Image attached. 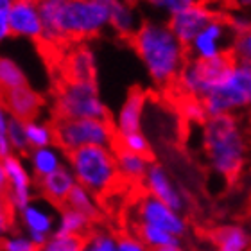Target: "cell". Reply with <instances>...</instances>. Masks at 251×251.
Instances as JSON below:
<instances>
[{
  "instance_id": "1",
  "label": "cell",
  "mask_w": 251,
  "mask_h": 251,
  "mask_svg": "<svg viewBox=\"0 0 251 251\" xmlns=\"http://www.w3.org/2000/svg\"><path fill=\"white\" fill-rule=\"evenodd\" d=\"M131 40L136 56L152 83L158 86H169L176 81L179 70L188 59V54L187 47L171 32L167 22H142Z\"/></svg>"
},
{
  "instance_id": "2",
  "label": "cell",
  "mask_w": 251,
  "mask_h": 251,
  "mask_svg": "<svg viewBox=\"0 0 251 251\" xmlns=\"http://www.w3.org/2000/svg\"><path fill=\"white\" fill-rule=\"evenodd\" d=\"M203 146L210 167L226 179H235L246 165V129L237 115L212 117L203 122Z\"/></svg>"
},
{
  "instance_id": "3",
  "label": "cell",
  "mask_w": 251,
  "mask_h": 251,
  "mask_svg": "<svg viewBox=\"0 0 251 251\" xmlns=\"http://www.w3.org/2000/svg\"><path fill=\"white\" fill-rule=\"evenodd\" d=\"M206 117L237 115L251 102V67L231 58L226 68L219 74L208 94L201 99Z\"/></svg>"
},
{
  "instance_id": "4",
  "label": "cell",
  "mask_w": 251,
  "mask_h": 251,
  "mask_svg": "<svg viewBox=\"0 0 251 251\" xmlns=\"http://www.w3.org/2000/svg\"><path fill=\"white\" fill-rule=\"evenodd\" d=\"M67 167L74 174L75 183L95 196L106 194L119 181L113 147H81L67 152Z\"/></svg>"
},
{
  "instance_id": "5",
  "label": "cell",
  "mask_w": 251,
  "mask_h": 251,
  "mask_svg": "<svg viewBox=\"0 0 251 251\" xmlns=\"http://www.w3.org/2000/svg\"><path fill=\"white\" fill-rule=\"evenodd\" d=\"M113 0H65L61 9L63 40H88L110 27Z\"/></svg>"
},
{
  "instance_id": "6",
  "label": "cell",
  "mask_w": 251,
  "mask_h": 251,
  "mask_svg": "<svg viewBox=\"0 0 251 251\" xmlns=\"http://www.w3.org/2000/svg\"><path fill=\"white\" fill-rule=\"evenodd\" d=\"M54 111L58 119H108V106L95 79H67L56 92Z\"/></svg>"
},
{
  "instance_id": "7",
  "label": "cell",
  "mask_w": 251,
  "mask_h": 251,
  "mask_svg": "<svg viewBox=\"0 0 251 251\" xmlns=\"http://www.w3.org/2000/svg\"><path fill=\"white\" fill-rule=\"evenodd\" d=\"M117 135L108 119H58L54 144L65 152L81 147H113Z\"/></svg>"
},
{
  "instance_id": "8",
  "label": "cell",
  "mask_w": 251,
  "mask_h": 251,
  "mask_svg": "<svg viewBox=\"0 0 251 251\" xmlns=\"http://www.w3.org/2000/svg\"><path fill=\"white\" fill-rule=\"evenodd\" d=\"M230 61V54L221 56L217 59H210V61H199V59L190 58L185 61L174 83L185 97L201 100L208 94L210 86L214 84V81L219 77V74L225 70Z\"/></svg>"
},
{
  "instance_id": "9",
  "label": "cell",
  "mask_w": 251,
  "mask_h": 251,
  "mask_svg": "<svg viewBox=\"0 0 251 251\" xmlns=\"http://www.w3.org/2000/svg\"><path fill=\"white\" fill-rule=\"evenodd\" d=\"M231 40H233V32L226 18L215 15L188 43L187 54H190L192 59H199V61L217 59L230 54Z\"/></svg>"
},
{
  "instance_id": "10",
  "label": "cell",
  "mask_w": 251,
  "mask_h": 251,
  "mask_svg": "<svg viewBox=\"0 0 251 251\" xmlns=\"http://www.w3.org/2000/svg\"><path fill=\"white\" fill-rule=\"evenodd\" d=\"M136 217H138V225L160 228V230L174 235L176 239H181L187 233V219L183 217V214L167 206L162 201H158L149 194H146L138 201Z\"/></svg>"
},
{
  "instance_id": "11",
  "label": "cell",
  "mask_w": 251,
  "mask_h": 251,
  "mask_svg": "<svg viewBox=\"0 0 251 251\" xmlns=\"http://www.w3.org/2000/svg\"><path fill=\"white\" fill-rule=\"evenodd\" d=\"M56 212L54 204L47 203L45 199L38 201L32 199L24 208L16 210V217L20 223V231H24L36 246H42L56 230Z\"/></svg>"
},
{
  "instance_id": "12",
  "label": "cell",
  "mask_w": 251,
  "mask_h": 251,
  "mask_svg": "<svg viewBox=\"0 0 251 251\" xmlns=\"http://www.w3.org/2000/svg\"><path fill=\"white\" fill-rule=\"evenodd\" d=\"M4 169L7 176L5 199L11 210H20L34 199V178L20 154H9L4 158Z\"/></svg>"
},
{
  "instance_id": "13",
  "label": "cell",
  "mask_w": 251,
  "mask_h": 251,
  "mask_svg": "<svg viewBox=\"0 0 251 251\" xmlns=\"http://www.w3.org/2000/svg\"><path fill=\"white\" fill-rule=\"evenodd\" d=\"M9 32L11 36L42 42L43 27L38 0H13L9 9Z\"/></svg>"
},
{
  "instance_id": "14",
  "label": "cell",
  "mask_w": 251,
  "mask_h": 251,
  "mask_svg": "<svg viewBox=\"0 0 251 251\" xmlns=\"http://www.w3.org/2000/svg\"><path fill=\"white\" fill-rule=\"evenodd\" d=\"M215 13L210 9L208 5L201 4V2H194L192 5H188L185 9L174 13L173 16L167 18V25L171 29L176 40L179 43H183L185 47H188V43L192 42L196 34L208 24Z\"/></svg>"
},
{
  "instance_id": "15",
  "label": "cell",
  "mask_w": 251,
  "mask_h": 251,
  "mask_svg": "<svg viewBox=\"0 0 251 251\" xmlns=\"http://www.w3.org/2000/svg\"><path fill=\"white\" fill-rule=\"evenodd\" d=\"M142 183H144L149 196L156 198L158 201L165 203L171 208L183 212L187 199H185L183 192L179 190L178 185L174 183V179L171 178L169 171L163 167L162 163H151L144 179H142Z\"/></svg>"
},
{
  "instance_id": "16",
  "label": "cell",
  "mask_w": 251,
  "mask_h": 251,
  "mask_svg": "<svg viewBox=\"0 0 251 251\" xmlns=\"http://www.w3.org/2000/svg\"><path fill=\"white\" fill-rule=\"evenodd\" d=\"M0 99L13 119L24 122L36 119L43 108V97L29 84H22L18 88L5 92L0 95Z\"/></svg>"
},
{
  "instance_id": "17",
  "label": "cell",
  "mask_w": 251,
  "mask_h": 251,
  "mask_svg": "<svg viewBox=\"0 0 251 251\" xmlns=\"http://www.w3.org/2000/svg\"><path fill=\"white\" fill-rule=\"evenodd\" d=\"M146 104V94H142V92H131L126 97V100L117 111L115 122H113V129H115L117 136L142 129Z\"/></svg>"
},
{
  "instance_id": "18",
  "label": "cell",
  "mask_w": 251,
  "mask_h": 251,
  "mask_svg": "<svg viewBox=\"0 0 251 251\" xmlns=\"http://www.w3.org/2000/svg\"><path fill=\"white\" fill-rule=\"evenodd\" d=\"M63 165H67V152L61 151L56 144L27 151V167L31 171L32 178L42 179L56 173Z\"/></svg>"
},
{
  "instance_id": "19",
  "label": "cell",
  "mask_w": 251,
  "mask_h": 251,
  "mask_svg": "<svg viewBox=\"0 0 251 251\" xmlns=\"http://www.w3.org/2000/svg\"><path fill=\"white\" fill-rule=\"evenodd\" d=\"M75 185H77L75 178H74V174L70 173V169L67 165H63L56 173L49 174L45 178L38 179V190L42 194V198L54 206L65 204L68 194Z\"/></svg>"
},
{
  "instance_id": "20",
  "label": "cell",
  "mask_w": 251,
  "mask_h": 251,
  "mask_svg": "<svg viewBox=\"0 0 251 251\" xmlns=\"http://www.w3.org/2000/svg\"><path fill=\"white\" fill-rule=\"evenodd\" d=\"M65 0H38L40 16H42V42L47 45H59L63 43L61 34V9Z\"/></svg>"
},
{
  "instance_id": "21",
  "label": "cell",
  "mask_w": 251,
  "mask_h": 251,
  "mask_svg": "<svg viewBox=\"0 0 251 251\" xmlns=\"http://www.w3.org/2000/svg\"><path fill=\"white\" fill-rule=\"evenodd\" d=\"M142 20L138 11L124 0H113L110 11V27L117 34L131 38L140 27Z\"/></svg>"
},
{
  "instance_id": "22",
  "label": "cell",
  "mask_w": 251,
  "mask_h": 251,
  "mask_svg": "<svg viewBox=\"0 0 251 251\" xmlns=\"http://www.w3.org/2000/svg\"><path fill=\"white\" fill-rule=\"evenodd\" d=\"M115 162L117 171H119V178H124L127 181H142L149 165H151L147 156L136 154V152H129L126 151V149H121V147L115 149Z\"/></svg>"
},
{
  "instance_id": "23",
  "label": "cell",
  "mask_w": 251,
  "mask_h": 251,
  "mask_svg": "<svg viewBox=\"0 0 251 251\" xmlns=\"http://www.w3.org/2000/svg\"><path fill=\"white\" fill-rule=\"evenodd\" d=\"M92 221L88 215L81 214L77 210L63 206L56 215V230L54 233L59 235H74V237H86V233L92 228Z\"/></svg>"
},
{
  "instance_id": "24",
  "label": "cell",
  "mask_w": 251,
  "mask_h": 251,
  "mask_svg": "<svg viewBox=\"0 0 251 251\" xmlns=\"http://www.w3.org/2000/svg\"><path fill=\"white\" fill-rule=\"evenodd\" d=\"M95 72H97V59L92 49L77 47L70 52L67 59L68 79H77V81L95 79Z\"/></svg>"
},
{
  "instance_id": "25",
  "label": "cell",
  "mask_w": 251,
  "mask_h": 251,
  "mask_svg": "<svg viewBox=\"0 0 251 251\" xmlns=\"http://www.w3.org/2000/svg\"><path fill=\"white\" fill-rule=\"evenodd\" d=\"M215 251H250V233L241 225H228L215 231Z\"/></svg>"
},
{
  "instance_id": "26",
  "label": "cell",
  "mask_w": 251,
  "mask_h": 251,
  "mask_svg": "<svg viewBox=\"0 0 251 251\" xmlns=\"http://www.w3.org/2000/svg\"><path fill=\"white\" fill-rule=\"evenodd\" d=\"M25 129V138L29 149H38V147H47L54 144V124L43 121V119H31L24 122Z\"/></svg>"
},
{
  "instance_id": "27",
  "label": "cell",
  "mask_w": 251,
  "mask_h": 251,
  "mask_svg": "<svg viewBox=\"0 0 251 251\" xmlns=\"http://www.w3.org/2000/svg\"><path fill=\"white\" fill-rule=\"evenodd\" d=\"M22 84H27L25 70L16 59L0 54V95L13 88H18Z\"/></svg>"
},
{
  "instance_id": "28",
  "label": "cell",
  "mask_w": 251,
  "mask_h": 251,
  "mask_svg": "<svg viewBox=\"0 0 251 251\" xmlns=\"http://www.w3.org/2000/svg\"><path fill=\"white\" fill-rule=\"evenodd\" d=\"M65 206L68 208H74L81 212V214L88 215L90 219H95L97 214H99V201H97V196L94 192H90L88 188L81 187V185H75V187L70 190L67 201H65Z\"/></svg>"
},
{
  "instance_id": "29",
  "label": "cell",
  "mask_w": 251,
  "mask_h": 251,
  "mask_svg": "<svg viewBox=\"0 0 251 251\" xmlns=\"http://www.w3.org/2000/svg\"><path fill=\"white\" fill-rule=\"evenodd\" d=\"M136 237L151 251L158 250V248L171 246V244H179V239H176L174 235L160 230V228L147 226V225H138V235Z\"/></svg>"
},
{
  "instance_id": "30",
  "label": "cell",
  "mask_w": 251,
  "mask_h": 251,
  "mask_svg": "<svg viewBox=\"0 0 251 251\" xmlns=\"http://www.w3.org/2000/svg\"><path fill=\"white\" fill-rule=\"evenodd\" d=\"M81 251H119V237L108 230L88 231L86 237H83Z\"/></svg>"
},
{
  "instance_id": "31",
  "label": "cell",
  "mask_w": 251,
  "mask_h": 251,
  "mask_svg": "<svg viewBox=\"0 0 251 251\" xmlns=\"http://www.w3.org/2000/svg\"><path fill=\"white\" fill-rule=\"evenodd\" d=\"M117 144L121 149H126L129 152H136V154H144L147 156L151 152V142L147 138V135L144 131H131V133H126V135L117 136Z\"/></svg>"
},
{
  "instance_id": "32",
  "label": "cell",
  "mask_w": 251,
  "mask_h": 251,
  "mask_svg": "<svg viewBox=\"0 0 251 251\" xmlns=\"http://www.w3.org/2000/svg\"><path fill=\"white\" fill-rule=\"evenodd\" d=\"M83 250V237L74 235H59L52 233L42 246H38V251H81Z\"/></svg>"
},
{
  "instance_id": "33",
  "label": "cell",
  "mask_w": 251,
  "mask_h": 251,
  "mask_svg": "<svg viewBox=\"0 0 251 251\" xmlns=\"http://www.w3.org/2000/svg\"><path fill=\"white\" fill-rule=\"evenodd\" d=\"M0 251H38V246L24 231H9L0 241Z\"/></svg>"
},
{
  "instance_id": "34",
  "label": "cell",
  "mask_w": 251,
  "mask_h": 251,
  "mask_svg": "<svg viewBox=\"0 0 251 251\" xmlns=\"http://www.w3.org/2000/svg\"><path fill=\"white\" fill-rule=\"evenodd\" d=\"M7 138H9L11 149H13L15 154H24V152L29 151L27 138H25V129H24V121H18V119H13V117H11L9 129H7Z\"/></svg>"
},
{
  "instance_id": "35",
  "label": "cell",
  "mask_w": 251,
  "mask_h": 251,
  "mask_svg": "<svg viewBox=\"0 0 251 251\" xmlns=\"http://www.w3.org/2000/svg\"><path fill=\"white\" fill-rule=\"evenodd\" d=\"M230 56L235 61L250 63L251 58V34L250 32H242V34H233L230 47Z\"/></svg>"
},
{
  "instance_id": "36",
  "label": "cell",
  "mask_w": 251,
  "mask_h": 251,
  "mask_svg": "<svg viewBox=\"0 0 251 251\" xmlns=\"http://www.w3.org/2000/svg\"><path fill=\"white\" fill-rule=\"evenodd\" d=\"M151 9H154L156 13L163 16H173L174 13H178V11L185 9L188 5H192L194 2H198V0H144Z\"/></svg>"
},
{
  "instance_id": "37",
  "label": "cell",
  "mask_w": 251,
  "mask_h": 251,
  "mask_svg": "<svg viewBox=\"0 0 251 251\" xmlns=\"http://www.w3.org/2000/svg\"><path fill=\"white\" fill-rule=\"evenodd\" d=\"M181 115L192 124H203L208 119L203 102L199 99H190V97H185V100L181 102Z\"/></svg>"
},
{
  "instance_id": "38",
  "label": "cell",
  "mask_w": 251,
  "mask_h": 251,
  "mask_svg": "<svg viewBox=\"0 0 251 251\" xmlns=\"http://www.w3.org/2000/svg\"><path fill=\"white\" fill-rule=\"evenodd\" d=\"M9 121H11L9 111L5 110L4 102H2V99H0V158H2V160H4V158H7L9 154H13L9 138H7Z\"/></svg>"
},
{
  "instance_id": "39",
  "label": "cell",
  "mask_w": 251,
  "mask_h": 251,
  "mask_svg": "<svg viewBox=\"0 0 251 251\" xmlns=\"http://www.w3.org/2000/svg\"><path fill=\"white\" fill-rule=\"evenodd\" d=\"M13 0H0V47L11 38L9 32V9Z\"/></svg>"
},
{
  "instance_id": "40",
  "label": "cell",
  "mask_w": 251,
  "mask_h": 251,
  "mask_svg": "<svg viewBox=\"0 0 251 251\" xmlns=\"http://www.w3.org/2000/svg\"><path fill=\"white\" fill-rule=\"evenodd\" d=\"M226 22H228V25H230L233 34L250 32V16H248L246 13H242V11H239V13H235L233 16H230Z\"/></svg>"
},
{
  "instance_id": "41",
  "label": "cell",
  "mask_w": 251,
  "mask_h": 251,
  "mask_svg": "<svg viewBox=\"0 0 251 251\" xmlns=\"http://www.w3.org/2000/svg\"><path fill=\"white\" fill-rule=\"evenodd\" d=\"M119 251H151L136 235L119 237Z\"/></svg>"
},
{
  "instance_id": "42",
  "label": "cell",
  "mask_w": 251,
  "mask_h": 251,
  "mask_svg": "<svg viewBox=\"0 0 251 251\" xmlns=\"http://www.w3.org/2000/svg\"><path fill=\"white\" fill-rule=\"evenodd\" d=\"M7 192V176H5L4 160L0 158V196H5Z\"/></svg>"
},
{
  "instance_id": "43",
  "label": "cell",
  "mask_w": 251,
  "mask_h": 251,
  "mask_svg": "<svg viewBox=\"0 0 251 251\" xmlns=\"http://www.w3.org/2000/svg\"><path fill=\"white\" fill-rule=\"evenodd\" d=\"M11 231V217H0V241Z\"/></svg>"
},
{
  "instance_id": "44",
  "label": "cell",
  "mask_w": 251,
  "mask_h": 251,
  "mask_svg": "<svg viewBox=\"0 0 251 251\" xmlns=\"http://www.w3.org/2000/svg\"><path fill=\"white\" fill-rule=\"evenodd\" d=\"M11 214H13V210H11L5 196H0V217H11Z\"/></svg>"
},
{
  "instance_id": "45",
  "label": "cell",
  "mask_w": 251,
  "mask_h": 251,
  "mask_svg": "<svg viewBox=\"0 0 251 251\" xmlns=\"http://www.w3.org/2000/svg\"><path fill=\"white\" fill-rule=\"evenodd\" d=\"M154 251H185V250L179 244H171V246H165V248H158Z\"/></svg>"
},
{
  "instance_id": "46",
  "label": "cell",
  "mask_w": 251,
  "mask_h": 251,
  "mask_svg": "<svg viewBox=\"0 0 251 251\" xmlns=\"http://www.w3.org/2000/svg\"><path fill=\"white\" fill-rule=\"evenodd\" d=\"M250 2H251V0H235V4L239 5L241 9H246L248 5H250Z\"/></svg>"
}]
</instances>
